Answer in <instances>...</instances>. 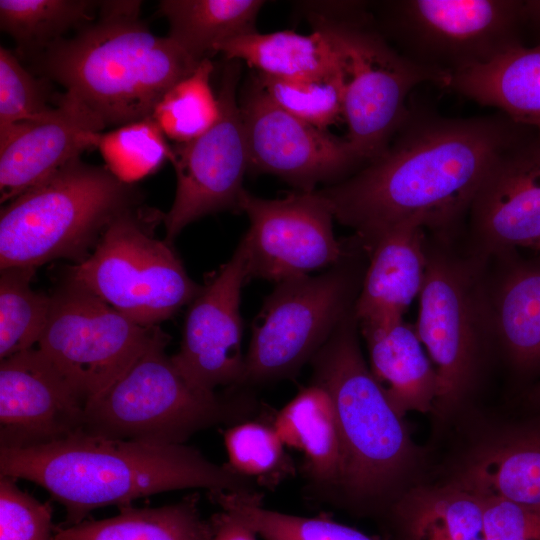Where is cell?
<instances>
[{"label":"cell","instance_id":"obj_40","mask_svg":"<svg viewBox=\"0 0 540 540\" xmlns=\"http://www.w3.org/2000/svg\"><path fill=\"white\" fill-rule=\"evenodd\" d=\"M210 540H257L256 532L233 514L223 511L211 520Z\"/></svg>","mask_w":540,"mask_h":540},{"label":"cell","instance_id":"obj_14","mask_svg":"<svg viewBox=\"0 0 540 540\" xmlns=\"http://www.w3.org/2000/svg\"><path fill=\"white\" fill-rule=\"evenodd\" d=\"M239 212L250 222L249 279L276 284L330 268L350 249V239L337 240L333 213L318 190L299 191L285 198L264 199L244 190Z\"/></svg>","mask_w":540,"mask_h":540},{"label":"cell","instance_id":"obj_33","mask_svg":"<svg viewBox=\"0 0 540 540\" xmlns=\"http://www.w3.org/2000/svg\"><path fill=\"white\" fill-rule=\"evenodd\" d=\"M212 71L209 58L203 59L190 75L164 94L152 113L165 137L176 144L201 136L220 117V103L210 85Z\"/></svg>","mask_w":540,"mask_h":540},{"label":"cell","instance_id":"obj_36","mask_svg":"<svg viewBox=\"0 0 540 540\" xmlns=\"http://www.w3.org/2000/svg\"><path fill=\"white\" fill-rule=\"evenodd\" d=\"M226 464L235 473L255 482L277 477L286 466L284 443L273 425L243 420L224 434Z\"/></svg>","mask_w":540,"mask_h":540},{"label":"cell","instance_id":"obj_43","mask_svg":"<svg viewBox=\"0 0 540 540\" xmlns=\"http://www.w3.org/2000/svg\"><path fill=\"white\" fill-rule=\"evenodd\" d=\"M532 251L536 252L537 254H540V242L532 249Z\"/></svg>","mask_w":540,"mask_h":540},{"label":"cell","instance_id":"obj_11","mask_svg":"<svg viewBox=\"0 0 540 540\" xmlns=\"http://www.w3.org/2000/svg\"><path fill=\"white\" fill-rule=\"evenodd\" d=\"M383 7L380 32L446 86L453 75L522 44V0H397Z\"/></svg>","mask_w":540,"mask_h":540},{"label":"cell","instance_id":"obj_34","mask_svg":"<svg viewBox=\"0 0 540 540\" xmlns=\"http://www.w3.org/2000/svg\"><path fill=\"white\" fill-rule=\"evenodd\" d=\"M90 143L100 152L109 172L128 185L157 171L172 154V147L152 117L108 132H94Z\"/></svg>","mask_w":540,"mask_h":540},{"label":"cell","instance_id":"obj_21","mask_svg":"<svg viewBox=\"0 0 540 540\" xmlns=\"http://www.w3.org/2000/svg\"><path fill=\"white\" fill-rule=\"evenodd\" d=\"M486 272L493 340L521 373L540 372V254L525 258L514 250L490 258Z\"/></svg>","mask_w":540,"mask_h":540},{"label":"cell","instance_id":"obj_15","mask_svg":"<svg viewBox=\"0 0 540 540\" xmlns=\"http://www.w3.org/2000/svg\"><path fill=\"white\" fill-rule=\"evenodd\" d=\"M249 167L278 176L301 191L337 181L363 162L347 139L314 127L280 108L255 77L239 101Z\"/></svg>","mask_w":540,"mask_h":540},{"label":"cell","instance_id":"obj_1","mask_svg":"<svg viewBox=\"0 0 540 540\" xmlns=\"http://www.w3.org/2000/svg\"><path fill=\"white\" fill-rule=\"evenodd\" d=\"M535 133L501 112L450 118L410 109L377 158L318 191L366 252L383 233L411 219L432 235L452 239L496 162Z\"/></svg>","mask_w":540,"mask_h":540},{"label":"cell","instance_id":"obj_12","mask_svg":"<svg viewBox=\"0 0 540 540\" xmlns=\"http://www.w3.org/2000/svg\"><path fill=\"white\" fill-rule=\"evenodd\" d=\"M51 296L38 349L85 405L118 379L161 330L132 321L69 277Z\"/></svg>","mask_w":540,"mask_h":540},{"label":"cell","instance_id":"obj_27","mask_svg":"<svg viewBox=\"0 0 540 540\" xmlns=\"http://www.w3.org/2000/svg\"><path fill=\"white\" fill-rule=\"evenodd\" d=\"M389 512L399 540H487L483 499L453 482L410 489Z\"/></svg>","mask_w":540,"mask_h":540},{"label":"cell","instance_id":"obj_3","mask_svg":"<svg viewBox=\"0 0 540 540\" xmlns=\"http://www.w3.org/2000/svg\"><path fill=\"white\" fill-rule=\"evenodd\" d=\"M140 1H101L99 19L36 57L41 71L105 124L146 119L164 94L201 62L140 19Z\"/></svg>","mask_w":540,"mask_h":540},{"label":"cell","instance_id":"obj_24","mask_svg":"<svg viewBox=\"0 0 540 540\" xmlns=\"http://www.w3.org/2000/svg\"><path fill=\"white\" fill-rule=\"evenodd\" d=\"M446 88L499 109L540 138V44L517 45L487 64L455 74Z\"/></svg>","mask_w":540,"mask_h":540},{"label":"cell","instance_id":"obj_28","mask_svg":"<svg viewBox=\"0 0 540 540\" xmlns=\"http://www.w3.org/2000/svg\"><path fill=\"white\" fill-rule=\"evenodd\" d=\"M114 517L59 527L52 540H210L212 522L205 521L195 495L157 508L120 507Z\"/></svg>","mask_w":540,"mask_h":540},{"label":"cell","instance_id":"obj_41","mask_svg":"<svg viewBox=\"0 0 540 540\" xmlns=\"http://www.w3.org/2000/svg\"><path fill=\"white\" fill-rule=\"evenodd\" d=\"M523 23L535 28L540 34V0L523 1Z\"/></svg>","mask_w":540,"mask_h":540},{"label":"cell","instance_id":"obj_13","mask_svg":"<svg viewBox=\"0 0 540 540\" xmlns=\"http://www.w3.org/2000/svg\"><path fill=\"white\" fill-rule=\"evenodd\" d=\"M240 62L225 66L218 100V121L201 136L172 147L170 161L177 186L174 201L163 215L168 242L190 223L211 213L239 212L243 178L249 167L248 146L237 101Z\"/></svg>","mask_w":540,"mask_h":540},{"label":"cell","instance_id":"obj_42","mask_svg":"<svg viewBox=\"0 0 540 540\" xmlns=\"http://www.w3.org/2000/svg\"><path fill=\"white\" fill-rule=\"evenodd\" d=\"M527 400L534 407L540 409V381L529 390Z\"/></svg>","mask_w":540,"mask_h":540},{"label":"cell","instance_id":"obj_20","mask_svg":"<svg viewBox=\"0 0 540 540\" xmlns=\"http://www.w3.org/2000/svg\"><path fill=\"white\" fill-rule=\"evenodd\" d=\"M428 242V230L419 220L411 219L392 227L370 246L354 304L359 330L403 320L425 282Z\"/></svg>","mask_w":540,"mask_h":540},{"label":"cell","instance_id":"obj_31","mask_svg":"<svg viewBox=\"0 0 540 540\" xmlns=\"http://www.w3.org/2000/svg\"><path fill=\"white\" fill-rule=\"evenodd\" d=\"M34 267L0 269V358L33 348L46 327L52 296L32 289Z\"/></svg>","mask_w":540,"mask_h":540},{"label":"cell","instance_id":"obj_39","mask_svg":"<svg viewBox=\"0 0 540 540\" xmlns=\"http://www.w3.org/2000/svg\"><path fill=\"white\" fill-rule=\"evenodd\" d=\"M483 503L487 540H540V507L498 498Z\"/></svg>","mask_w":540,"mask_h":540},{"label":"cell","instance_id":"obj_18","mask_svg":"<svg viewBox=\"0 0 540 540\" xmlns=\"http://www.w3.org/2000/svg\"><path fill=\"white\" fill-rule=\"evenodd\" d=\"M85 404L38 348L1 360L0 448L48 444L82 432Z\"/></svg>","mask_w":540,"mask_h":540},{"label":"cell","instance_id":"obj_17","mask_svg":"<svg viewBox=\"0 0 540 540\" xmlns=\"http://www.w3.org/2000/svg\"><path fill=\"white\" fill-rule=\"evenodd\" d=\"M469 252L494 258L540 242V138L532 134L493 166L470 206Z\"/></svg>","mask_w":540,"mask_h":540},{"label":"cell","instance_id":"obj_5","mask_svg":"<svg viewBox=\"0 0 540 540\" xmlns=\"http://www.w3.org/2000/svg\"><path fill=\"white\" fill-rule=\"evenodd\" d=\"M136 200L133 185L78 158L1 208L0 268L81 262Z\"/></svg>","mask_w":540,"mask_h":540},{"label":"cell","instance_id":"obj_6","mask_svg":"<svg viewBox=\"0 0 540 540\" xmlns=\"http://www.w3.org/2000/svg\"><path fill=\"white\" fill-rule=\"evenodd\" d=\"M159 331L145 352L85 405L82 432L111 439L184 444L221 423H238L255 409L244 389L220 395L189 382L166 354Z\"/></svg>","mask_w":540,"mask_h":540},{"label":"cell","instance_id":"obj_2","mask_svg":"<svg viewBox=\"0 0 540 540\" xmlns=\"http://www.w3.org/2000/svg\"><path fill=\"white\" fill-rule=\"evenodd\" d=\"M0 476L26 479L67 511L65 526L93 509L130 505L171 490L255 494L256 483L184 444L111 439L79 432L48 444L0 448Z\"/></svg>","mask_w":540,"mask_h":540},{"label":"cell","instance_id":"obj_10","mask_svg":"<svg viewBox=\"0 0 540 540\" xmlns=\"http://www.w3.org/2000/svg\"><path fill=\"white\" fill-rule=\"evenodd\" d=\"M140 209L116 217L68 277L143 326H157L189 305L202 285L187 274L172 243L153 235Z\"/></svg>","mask_w":540,"mask_h":540},{"label":"cell","instance_id":"obj_29","mask_svg":"<svg viewBox=\"0 0 540 540\" xmlns=\"http://www.w3.org/2000/svg\"><path fill=\"white\" fill-rule=\"evenodd\" d=\"M260 0H163L158 12L169 23V35L197 62L235 37L253 33Z\"/></svg>","mask_w":540,"mask_h":540},{"label":"cell","instance_id":"obj_8","mask_svg":"<svg viewBox=\"0 0 540 540\" xmlns=\"http://www.w3.org/2000/svg\"><path fill=\"white\" fill-rule=\"evenodd\" d=\"M429 233L428 266L414 328L437 374L434 411H454L470 392L484 345L493 339L487 296L489 258L449 248Z\"/></svg>","mask_w":540,"mask_h":540},{"label":"cell","instance_id":"obj_30","mask_svg":"<svg viewBox=\"0 0 540 540\" xmlns=\"http://www.w3.org/2000/svg\"><path fill=\"white\" fill-rule=\"evenodd\" d=\"M98 7L87 0H1L0 27L19 51L37 57L69 29L93 23Z\"/></svg>","mask_w":540,"mask_h":540},{"label":"cell","instance_id":"obj_25","mask_svg":"<svg viewBox=\"0 0 540 540\" xmlns=\"http://www.w3.org/2000/svg\"><path fill=\"white\" fill-rule=\"evenodd\" d=\"M273 427L285 446L301 452L310 482L325 494L336 490L342 466L338 420L330 394L310 383L276 415Z\"/></svg>","mask_w":540,"mask_h":540},{"label":"cell","instance_id":"obj_32","mask_svg":"<svg viewBox=\"0 0 540 540\" xmlns=\"http://www.w3.org/2000/svg\"><path fill=\"white\" fill-rule=\"evenodd\" d=\"M210 494L223 511L243 521L263 540H375L328 518L297 516L265 508L258 493L214 491Z\"/></svg>","mask_w":540,"mask_h":540},{"label":"cell","instance_id":"obj_35","mask_svg":"<svg viewBox=\"0 0 540 540\" xmlns=\"http://www.w3.org/2000/svg\"><path fill=\"white\" fill-rule=\"evenodd\" d=\"M264 93L283 110L320 129L344 114L346 69L317 78L283 80L256 74Z\"/></svg>","mask_w":540,"mask_h":540},{"label":"cell","instance_id":"obj_26","mask_svg":"<svg viewBox=\"0 0 540 540\" xmlns=\"http://www.w3.org/2000/svg\"><path fill=\"white\" fill-rule=\"evenodd\" d=\"M244 61L256 74L283 80L317 78L345 68L341 52L321 30L311 34L257 31L219 44L214 53Z\"/></svg>","mask_w":540,"mask_h":540},{"label":"cell","instance_id":"obj_19","mask_svg":"<svg viewBox=\"0 0 540 540\" xmlns=\"http://www.w3.org/2000/svg\"><path fill=\"white\" fill-rule=\"evenodd\" d=\"M103 121L71 92L57 96L55 106L37 120L0 132V196L7 203L80 158L91 148V135Z\"/></svg>","mask_w":540,"mask_h":540},{"label":"cell","instance_id":"obj_16","mask_svg":"<svg viewBox=\"0 0 540 540\" xmlns=\"http://www.w3.org/2000/svg\"><path fill=\"white\" fill-rule=\"evenodd\" d=\"M249 280L248 245L240 239L230 259L207 275L198 295L188 305L182 339L171 359L185 378L199 389L215 392L220 386L241 385V290Z\"/></svg>","mask_w":540,"mask_h":540},{"label":"cell","instance_id":"obj_9","mask_svg":"<svg viewBox=\"0 0 540 540\" xmlns=\"http://www.w3.org/2000/svg\"><path fill=\"white\" fill-rule=\"evenodd\" d=\"M364 255L353 237L348 253L325 272L276 284L252 323L238 389L292 379L311 362L354 307L366 269Z\"/></svg>","mask_w":540,"mask_h":540},{"label":"cell","instance_id":"obj_23","mask_svg":"<svg viewBox=\"0 0 540 540\" xmlns=\"http://www.w3.org/2000/svg\"><path fill=\"white\" fill-rule=\"evenodd\" d=\"M359 332L370 372L397 414L434 411L437 374L414 326L401 320Z\"/></svg>","mask_w":540,"mask_h":540},{"label":"cell","instance_id":"obj_4","mask_svg":"<svg viewBox=\"0 0 540 540\" xmlns=\"http://www.w3.org/2000/svg\"><path fill=\"white\" fill-rule=\"evenodd\" d=\"M310 364L311 383L330 394L338 420L342 466L333 495L356 512L389 511L413 470L417 450L364 359L354 307Z\"/></svg>","mask_w":540,"mask_h":540},{"label":"cell","instance_id":"obj_22","mask_svg":"<svg viewBox=\"0 0 540 540\" xmlns=\"http://www.w3.org/2000/svg\"><path fill=\"white\" fill-rule=\"evenodd\" d=\"M451 482L483 499L540 507V418L480 443Z\"/></svg>","mask_w":540,"mask_h":540},{"label":"cell","instance_id":"obj_37","mask_svg":"<svg viewBox=\"0 0 540 540\" xmlns=\"http://www.w3.org/2000/svg\"><path fill=\"white\" fill-rule=\"evenodd\" d=\"M53 107L45 90L7 48L0 47V132L14 124L44 117Z\"/></svg>","mask_w":540,"mask_h":540},{"label":"cell","instance_id":"obj_7","mask_svg":"<svg viewBox=\"0 0 540 540\" xmlns=\"http://www.w3.org/2000/svg\"><path fill=\"white\" fill-rule=\"evenodd\" d=\"M317 7L309 13L312 26L333 41L345 62L346 139L367 164L388 147L408 118L409 93L425 82L445 88L447 81L390 44L365 4L349 1Z\"/></svg>","mask_w":540,"mask_h":540},{"label":"cell","instance_id":"obj_38","mask_svg":"<svg viewBox=\"0 0 540 540\" xmlns=\"http://www.w3.org/2000/svg\"><path fill=\"white\" fill-rule=\"evenodd\" d=\"M52 508L0 476V540H52Z\"/></svg>","mask_w":540,"mask_h":540}]
</instances>
